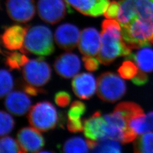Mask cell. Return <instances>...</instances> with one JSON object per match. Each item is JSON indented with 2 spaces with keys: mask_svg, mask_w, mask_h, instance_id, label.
Instances as JSON below:
<instances>
[{
  "mask_svg": "<svg viewBox=\"0 0 153 153\" xmlns=\"http://www.w3.org/2000/svg\"><path fill=\"white\" fill-rule=\"evenodd\" d=\"M117 20L120 25L134 21L153 25V0H120Z\"/></svg>",
  "mask_w": 153,
  "mask_h": 153,
  "instance_id": "obj_3",
  "label": "cell"
},
{
  "mask_svg": "<svg viewBox=\"0 0 153 153\" xmlns=\"http://www.w3.org/2000/svg\"><path fill=\"white\" fill-rule=\"evenodd\" d=\"M67 128L68 131L71 133L81 132L83 131V125L82 120H71L68 119Z\"/></svg>",
  "mask_w": 153,
  "mask_h": 153,
  "instance_id": "obj_33",
  "label": "cell"
},
{
  "mask_svg": "<svg viewBox=\"0 0 153 153\" xmlns=\"http://www.w3.org/2000/svg\"><path fill=\"white\" fill-rule=\"evenodd\" d=\"M81 61L78 56L71 52H66L57 57L54 63L56 72L64 78L76 76L81 69Z\"/></svg>",
  "mask_w": 153,
  "mask_h": 153,
  "instance_id": "obj_12",
  "label": "cell"
},
{
  "mask_svg": "<svg viewBox=\"0 0 153 153\" xmlns=\"http://www.w3.org/2000/svg\"><path fill=\"white\" fill-rule=\"evenodd\" d=\"M37 87H35L33 85H26L24 88V91L28 95H33V96H35L38 94L39 93L41 92L40 89L37 88Z\"/></svg>",
  "mask_w": 153,
  "mask_h": 153,
  "instance_id": "obj_35",
  "label": "cell"
},
{
  "mask_svg": "<svg viewBox=\"0 0 153 153\" xmlns=\"http://www.w3.org/2000/svg\"><path fill=\"white\" fill-rule=\"evenodd\" d=\"M1 98H3L10 93L14 86L13 79L11 74L5 69H1L0 71Z\"/></svg>",
  "mask_w": 153,
  "mask_h": 153,
  "instance_id": "obj_25",
  "label": "cell"
},
{
  "mask_svg": "<svg viewBox=\"0 0 153 153\" xmlns=\"http://www.w3.org/2000/svg\"><path fill=\"white\" fill-rule=\"evenodd\" d=\"M5 105L11 114L21 116L26 114L31 109V102L25 93L14 91L6 95Z\"/></svg>",
  "mask_w": 153,
  "mask_h": 153,
  "instance_id": "obj_16",
  "label": "cell"
},
{
  "mask_svg": "<svg viewBox=\"0 0 153 153\" xmlns=\"http://www.w3.org/2000/svg\"><path fill=\"white\" fill-rule=\"evenodd\" d=\"M78 47L80 52L85 56H97L101 47V34L95 28L83 29L80 34Z\"/></svg>",
  "mask_w": 153,
  "mask_h": 153,
  "instance_id": "obj_11",
  "label": "cell"
},
{
  "mask_svg": "<svg viewBox=\"0 0 153 153\" xmlns=\"http://www.w3.org/2000/svg\"><path fill=\"white\" fill-rule=\"evenodd\" d=\"M90 150L95 153H120L121 148L119 141L109 138H103L98 141L88 140Z\"/></svg>",
  "mask_w": 153,
  "mask_h": 153,
  "instance_id": "obj_19",
  "label": "cell"
},
{
  "mask_svg": "<svg viewBox=\"0 0 153 153\" xmlns=\"http://www.w3.org/2000/svg\"><path fill=\"white\" fill-rule=\"evenodd\" d=\"M67 9L72 10L65 0H39L37 10L40 18L46 23L54 25L61 21Z\"/></svg>",
  "mask_w": 153,
  "mask_h": 153,
  "instance_id": "obj_7",
  "label": "cell"
},
{
  "mask_svg": "<svg viewBox=\"0 0 153 153\" xmlns=\"http://www.w3.org/2000/svg\"><path fill=\"white\" fill-rule=\"evenodd\" d=\"M69 6L85 16L97 17L104 14L109 0H65Z\"/></svg>",
  "mask_w": 153,
  "mask_h": 153,
  "instance_id": "obj_14",
  "label": "cell"
},
{
  "mask_svg": "<svg viewBox=\"0 0 153 153\" xmlns=\"http://www.w3.org/2000/svg\"><path fill=\"white\" fill-rule=\"evenodd\" d=\"M82 60L84 66L88 71H95L98 69L100 62L98 59L94 58L92 56H84Z\"/></svg>",
  "mask_w": 153,
  "mask_h": 153,
  "instance_id": "obj_32",
  "label": "cell"
},
{
  "mask_svg": "<svg viewBox=\"0 0 153 153\" xmlns=\"http://www.w3.org/2000/svg\"><path fill=\"white\" fill-rule=\"evenodd\" d=\"M6 8L11 19L20 23L29 22L35 14L34 0H7Z\"/></svg>",
  "mask_w": 153,
  "mask_h": 153,
  "instance_id": "obj_8",
  "label": "cell"
},
{
  "mask_svg": "<svg viewBox=\"0 0 153 153\" xmlns=\"http://www.w3.org/2000/svg\"><path fill=\"white\" fill-rule=\"evenodd\" d=\"M120 5L119 2L115 1H112L109 4L106 11L104 13V16L107 19L117 18L120 11Z\"/></svg>",
  "mask_w": 153,
  "mask_h": 153,
  "instance_id": "obj_30",
  "label": "cell"
},
{
  "mask_svg": "<svg viewBox=\"0 0 153 153\" xmlns=\"http://www.w3.org/2000/svg\"><path fill=\"white\" fill-rule=\"evenodd\" d=\"M97 91L101 100L114 103L125 95L126 91V82L114 73H103L98 78Z\"/></svg>",
  "mask_w": 153,
  "mask_h": 153,
  "instance_id": "obj_4",
  "label": "cell"
},
{
  "mask_svg": "<svg viewBox=\"0 0 153 153\" xmlns=\"http://www.w3.org/2000/svg\"><path fill=\"white\" fill-rule=\"evenodd\" d=\"M71 97L66 91H59L55 96V103L60 107H65L70 103Z\"/></svg>",
  "mask_w": 153,
  "mask_h": 153,
  "instance_id": "obj_31",
  "label": "cell"
},
{
  "mask_svg": "<svg viewBox=\"0 0 153 153\" xmlns=\"http://www.w3.org/2000/svg\"><path fill=\"white\" fill-rule=\"evenodd\" d=\"M23 53H33L40 56L51 55L54 50L52 33L44 25L34 26L28 28L23 46Z\"/></svg>",
  "mask_w": 153,
  "mask_h": 153,
  "instance_id": "obj_2",
  "label": "cell"
},
{
  "mask_svg": "<svg viewBox=\"0 0 153 153\" xmlns=\"http://www.w3.org/2000/svg\"><path fill=\"white\" fill-rule=\"evenodd\" d=\"M134 152L138 153H153V133L147 132L135 139Z\"/></svg>",
  "mask_w": 153,
  "mask_h": 153,
  "instance_id": "obj_23",
  "label": "cell"
},
{
  "mask_svg": "<svg viewBox=\"0 0 153 153\" xmlns=\"http://www.w3.org/2000/svg\"><path fill=\"white\" fill-rule=\"evenodd\" d=\"M107 123L100 112H95L83 123L84 135L88 140L98 141L106 137Z\"/></svg>",
  "mask_w": 153,
  "mask_h": 153,
  "instance_id": "obj_15",
  "label": "cell"
},
{
  "mask_svg": "<svg viewBox=\"0 0 153 153\" xmlns=\"http://www.w3.org/2000/svg\"><path fill=\"white\" fill-rule=\"evenodd\" d=\"M28 119L33 127L40 131L45 132L57 126L59 116L53 105L45 101L33 105L30 109Z\"/></svg>",
  "mask_w": 153,
  "mask_h": 153,
  "instance_id": "obj_5",
  "label": "cell"
},
{
  "mask_svg": "<svg viewBox=\"0 0 153 153\" xmlns=\"http://www.w3.org/2000/svg\"><path fill=\"white\" fill-rule=\"evenodd\" d=\"M28 28L19 25H14L6 28L1 35V41L4 47L9 50L21 49Z\"/></svg>",
  "mask_w": 153,
  "mask_h": 153,
  "instance_id": "obj_17",
  "label": "cell"
},
{
  "mask_svg": "<svg viewBox=\"0 0 153 153\" xmlns=\"http://www.w3.org/2000/svg\"><path fill=\"white\" fill-rule=\"evenodd\" d=\"M139 68L136 63L130 60H127L123 62L118 69L119 75L126 79H131L136 76L138 72Z\"/></svg>",
  "mask_w": 153,
  "mask_h": 153,
  "instance_id": "obj_27",
  "label": "cell"
},
{
  "mask_svg": "<svg viewBox=\"0 0 153 153\" xmlns=\"http://www.w3.org/2000/svg\"><path fill=\"white\" fill-rule=\"evenodd\" d=\"M62 152L64 153H88L90 150L88 140L79 137H74L68 139L64 143Z\"/></svg>",
  "mask_w": 153,
  "mask_h": 153,
  "instance_id": "obj_21",
  "label": "cell"
},
{
  "mask_svg": "<svg viewBox=\"0 0 153 153\" xmlns=\"http://www.w3.org/2000/svg\"><path fill=\"white\" fill-rule=\"evenodd\" d=\"M17 141L23 153L39 152L45 141L40 131L33 127L23 128L17 134Z\"/></svg>",
  "mask_w": 153,
  "mask_h": 153,
  "instance_id": "obj_9",
  "label": "cell"
},
{
  "mask_svg": "<svg viewBox=\"0 0 153 153\" xmlns=\"http://www.w3.org/2000/svg\"><path fill=\"white\" fill-rule=\"evenodd\" d=\"M71 84L74 93L81 99L91 98L97 90V82L93 74L88 73L76 75Z\"/></svg>",
  "mask_w": 153,
  "mask_h": 153,
  "instance_id": "obj_13",
  "label": "cell"
},
{
  "mask_svg": "<svg viewBox=\"0 0 153 153\" xmlns=\"http://www.w3.org/2000/svg\"><path fill=\"white\" fill-rule=\"evenodd\" d=\"M128 126L137 134L153 131V111L148 114L138 115L129 121Z\"/></svg>",
  "mask_w": 153,
  "mask_h": 153,
  "instance_id": "obj_20",
  "label": "cell"
},
{
  "mask_svg": "<svg viewBox=\"0 0 153 153\" xmlns=\"http://www.w3.org/2000/svg\"><path fill=\"white\" fill-rule=\"evenodd\" d=\"M126 60L134 61L142 71H153V49L149 47H143L137 52L131 53L126 57Z\"/></svg>",
  "mask_w": 153,
  "mask_h": 153,
  "instance_id": "obj_18",
  "label": "cell"
},
{
  "mask_svg": "<svg viewBox=\"0 0 153 153\" xmlns=\"http://www.w3.org/2000/svg\"><path fill=\"white\" fill-rule=\"evenodd\" d=\"M131 81L137 86L144 85L148 82V76L145 74V71L139 69L137 75L131 79Z\"/></svg>",
  "mask_w": 153,
  "mask_h": 153,
  "instance_id": "obj_34",
  "label": "cell"
},
{
  "mask_svg": "<svg viewBox=\"0 0 153 153\" xmlns=\"http://www.w3.org/2000/svg\"><path fill=\"white\" fill-rule=\"evenodd\" d=\"M101 47L97 59L100 63L108 65L120 56H128L130 49L122 37L120 23L114 19L104 20L102 23Z\"/></svg>",
  "mask_w": 153,
  "mask_h": 153,
  "instance_id": "obj_1",
  "label": "cell"
},
{
  "mask_svg": "<svg viewBox=\"0 0 153 153\" xmlns=\"http://www.w3.org/2000/svg\"><path fill=\"white\" fill-rule=\"evenodd\" d=\"M1 153H23L18 141L9 136L2 137L0 141Z\"/></svg>",
  "mask_w": 153,
  "mask_h": 153,
  "instance_id": "obj_26",
  "label": "cell"
},
{
  "mask_svg": "<svg viewBox=\"0 0 153 153\" xmlns=\"http://www.w3.org/2000/svg\"><path fill=\"white\" fill-rule=\"evenodd\" d=\"M78 28L71 23H64L57 28L55 33V42L61 49L71 51L78 44L80 37Z\"/></svg>",
  "mask_w": 153,
  "mask_h": 153,
  "instance_id": "obj_10",
  "label": "cell"
},
{
  "mask_svg": "<svg viewBox=\"0 0 153 153\" xmlns=\"http://www.w3.org/2000/svg\"><path fill=\"white\" fill-rule=\"evenodd\" d=\"M23 76L28 85L35 87L43 86L49 82L51 77V69L43 59L28 61L23 66Z\"/></svg>",
  "mask_w": 153,
  "mask_h": 153,
  "instance_id": "obj_6",
  "label": "cell"
},
{
  "mask_svg": "<svg viewBox=\"0 0 153 153\" xmlns=\"http://www.w3.org/2000/svg\"><path fill=\"white\" fill-rule=\"evenodd\" d=\"M0 114V134L2 137L11 132L15 126V121L11 115L5 111H1Z\"/></svg>",
  "mask_w": 153,
  "mask_h": 153,
  "instance_id": "obj_28",
  "label": "cell"
},
{
  "mask_svg": "<svg viewBox=\"0 0 153 153\" xmlns=\"http://www.w3.org/2000/svg\"><path fill=\"white\" fill-rule=\"evenodd\" d=\"M86 110L85 104L80 101H74L71 103L70 109L68 111V119L71 120L81 119V117Z\"/></svg>",
  "mask_w": 153,
  "mask_h": 153,
  "instance_id": "obj_29",
  "label": "cell"
},
{
  "mask_svg": "<svg viewBox=\"0 0 153 153\" xmlns=\"http://www.w3.org/2000/svg\"><path fill=\"white\" fill-rule=\"evenodd\" d=\"M6 53L5 62L10 69H20L21 67L25 65L28 62L27 57L18 52H7Z\"/></svg>",
  "mask_w": 153,
  "mask_h": 153,
  "instance_id": "obj_24",
  "label": "cell"
},
{
  "mask_svg": "<svg viewBox=\"0 0 153 153\" xmlns=\"http://www.w3.org/2000/svg\"><path fill=\"white\" fill-rule=\"evenodd\" d=\"M114 110L123 114L128 121V123L132 118L145 114L142 108L138 104L129 102H124L117 104Z\"/></svg>",
  "mask_w": 153,
  "mask_h": 153,
  "instance_id": "obj_22",
  "label": "cell"
}]
</instances>
